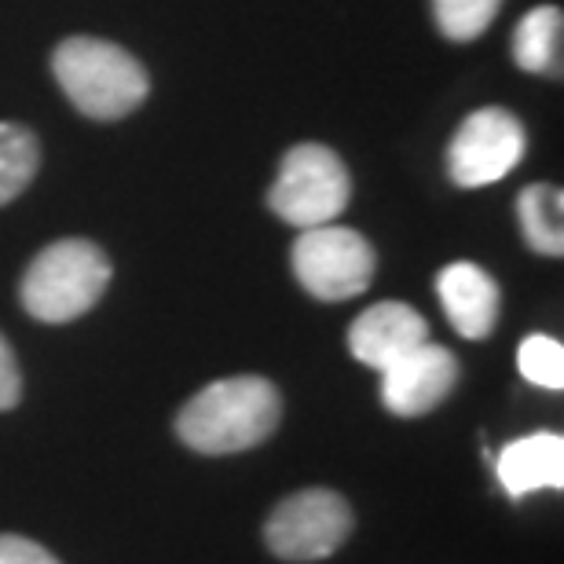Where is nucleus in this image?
I'll list each match as a JSON object with an SVG mask.
<instances>
[{
  "instance_id": "obj_1",
  "label": "nucleus",
  "mask_w": 564,
  "mask_h": 564,
  "mask_svg": "<svg viewBox=\"0 0 564 564\" xmlns=\"http://www.w3.org/2000/svg\"><path fill=\"white\" fill-rule=\"evenodd\" d=\"M282 397L268 378L242 375L213 381L176 414V436L198 455H239L279 429Z\"/></svg>"
},
{
  "instance_id": "obj_2",
  "label": "nucleus",
  "mask_w": 564,
  "mask_h": 564,
  "mask_svg": "<svg viewBox=\"0 0 564 564\" xmlns=\"http://www.w3.org/2000/svg\"><path fill=\"white\" fill-rule=\"evenodd\" d=\"M55 82L85 118L118 121L132 115L147 93V70L137 55L99 37H70L52 52Z\"/></svg>"
},
{
  "instance_id": "obj_3",
  "label": "nucleus",
  "mask_w": 564,
  "mask_h": 564,
  "mask_svg": "<svg viewBox=\"0 0 564 564\" xmlns=\"http://www.w3.org/2000/svg\"><path fill=\"white\" fill-rule=\"evenodd\" d=\"M107 253L88 239H59L33 257L22 275L19 297L37 323H70L93 312L110 286Z\"/></svg>"
},
{
  "instance_id": "obj_4",
  "label": "nucleus",
  "mask_w": 564,
  "mask_h": 564,
  "mask_svg": "<svg viewBox=\"0 0 564 564\" xmlns=\"http://www.w3.org/2000/svg\"><path fill=\"white\" fill-rule=\"evenodd\" d=\"M348 198H352V176L341 158L323 143L290 147L268 191V206L275 217L301 231L334 224L345 213Z\"/></svg>"
},
{
  "instance_id": "obj_5",
  "label": "nucleus",
  "mask_w": 564,
  "mask_h": 564,
  "mask_svg": "<svg viewBox=\"0 0 564 564\" xmlns=\"http://www.w3.org/2000/svg\"><path fill=\"white\" fill-rule=\"evenodd\" d=\"M293 275L312 297L348 301L359 297L378 272V257L370 242L341 224H319L304 228L293 242Z\"/></svg>"
},
{
  "instance_id": "obj_6",
  "label": "nucleus",
  "mask_w": 564,
  "mask_h": 564,
  "mask_svg": "<svg viewBox=\"0 0 564 564\" xmlns=\"http://www.w3.org/2000/svg\"><path fill=\"white\" fill-rule=\"evenodd\" d=\"M352 535V506L330 488L286 495L264 524V543L279 561H323Z\"/></svg>"
},
{
  "instance_id": "obj_7",
  "label": "nucleus",
  "mask_w": 564,
  "mask_h": 564,
  "mask_svg": "<svg viewBox=\"0 0 564 564\" xmlns=\"http://www.w3.org/2000/svg\"><path fill=\"white\" fill-rule=\"evenodd\" d=\"M528 151L524 126L506 107H484L458 126L447 147V173L458 187H488L510 176Z\"/></svg>"
},
{
  "instance_id": "obj_8",
  "label": "nucleus",
  "mask_w": 564,
  "mask_h": 564,
  "mask_svg": "<svg viewBox=\"0 0 564 564\" xmlns=\"http://www.w3.org/2000/svg\"><path fill=\"white\" fill-rule=\"evenodd\" d=\"M458 386V359L451 348L422 341L381 370V403L397 419H419L440 408Z\"/></svg>"
},
{
  "instance_id": "obj_9",
  "label": "nucleus",
  "mask_w": 564,
  "mask_h": 564,
  "mask_svg": "<svg viewBox=\"0 0 564 564\" xmlns=\"http://www.w3.org/2000/svg\"><path fill=\"white\" fill-rule=\"evenodd\" d=\"M422 341H429V323L422 319V312L400 301H381L375 308H367L348 330L352 356L375 370L397 364L400 356H408Z\"/></svg>"
},
{
  "instance_id": "obj_10",
  "label": "nucleus",
  "mask_w": 564,
  "mask_h": 564,
  "mask_svg": "<svg viewBox=\"0 0 564 564\" xmlns=\"http://www.w3.org/2000/svg\"><path fill=\"white\" fill-rule=\"evenodd\" d=\"M436 293L451 326L462 337H469V341H484L495 330V323H499V286H495V279L480 264H447L436 275Z\"/></svg>"
},
{
  "instance_id": "obj_11",
  "label": "nucleus",
  "mask_w": 564,
  "mask_h": 564,
  "mask_svg": "<svg viewBox=\"0 0 564 564\" xmlns=\"http://www.w3.org/2000/svg\"><path fill=\"white\" fill-rule=\"evenodd\" d=\"M495 477L510 499H528L543 488H564V440L557 433H532L510 440L495 458Z\"/></svg>"
},
{
  "instance_id": "obj_12",
  "label": "nucleus",
  "mask_w": 564,
  "mask_h": 564,
  "mask_svg": "<svg viewBox=\"0 0 564 564\" xmlns=\"http://www.w3.org/2000/svg\"><path fill=\"white\" fill-rule=\"evenodd\" d=\"M561 37H564V15L561 8H535L521 19L513 33V59L528 74H550L561 77Z\"/></svg>"
},
{
  "instance_id": "obj_13",
  "label": "nucleus",
  "mask_w": 564,
  "mask_h": 564,
  "mask_svg": "<svg viewBox=\"0 0 564 564\" xmlns=\"http://www.w3.org/2000/svg\"><path fill=\"white\" fill-rule=\"evenodd\" d=\"M517 213H521L524 239L535 253L543 257H561L564 253V195L554 184H532L517 198Z\"/></svg>"
},
{
  "instance_id": "obj_14",
  "label": "nucleus",
  "mask_w": 564,
  "mask_h": 564,
  "mask_svg": "<svg viewBox=\"0 0 564 564\" xmlns=\"http://www.w3.org/2000/svg\"><path fill=\"white\" fill-rule=\"evenodd\" d=\"M41 165V143L26 126L0 121V206L15 202L33 184Z\"/></svg>"
},
{
  "instance_id": "obj_15",
  "label": "nucleus",
  "mask_w": 564,
  "mask_h": 564,
  "mask_svg": "<svg viewBox=\"0 0 564 564\" xmlns=\"http://www.w3.org/2000/svg\"><path fill=\"white\" fill-rule=\"evenodd\" d=\"M517 370L539 389H564V345L557 337L532 334L517 348Z\"/></svg>"
},
{
  "instance_id": "obj_16",
  "label": "nucleus",
  "mask_w": 564,
  "mask_h": 564,
  "mask_svg": "<svg viewBox=\"0 0 564 564\" xmlns=\"http://www.w3.org/2000/svg\"><path fill=\"white\" fill-rule=\"evenodd\" d=\"M502 0H433L436 26L451 41H473L491 26Z\"/></svg>"
},
{
  "instance_id": "obj_17",
  "label": "nucleus",
  "mask_w": 564,
  "mask_h": 564,
  "mask_svg": "<svg viewBox=\"0 0 564 564\" xmlns=\"http://www.w3.org/2000/svg\"><path fill=\"white\" fill-rule=\"evenodd\" d=\"M22 400V370L15 364L8 337L0 334V411H11Z\"/></svg>"
},
{
  "instance_id": "obj_18",
  "label": "nucleus",
  "mask_w": 564,
  "mask_h": 564,
  "mask_svg": "<svg viewBox=\"0 0 564 564\" xmlns=\"http://www.w3.org/2000/svg\"><path fill=\"white\" fill-rule=\"evenodd\" d=\"M0 564H59L48 550L22 535H0Z\"/></svg>"
}]
</instances>
